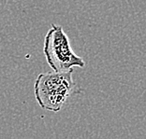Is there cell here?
I'll return each mask as SVG.
<instances>
[{
    "label": "cell",
    "mask_w": 146,
    "mask_h": 139,
    "mask_svg": "<svg viewBox=\"0 0 146 139\" xmlns=\"http://www.w3.org/2000/svg\"><path fill=\"white\" fill-rule=\"evenodd\" d=\"M73 69L40 73L34 85L35 98L42 109L58 112L72 95L80 92L72 78Z\"/></svg>",
    "instance_id": "obj_1"
},
{
    "label": "cell",
    "mask_w": 146,
    "mask_h": 139,
    "mask_svg": "<svg viewBox=\"0 0 146 139\" xmlns=\"http://www.w3.org/2000/svg\"><path fill=\"white\" fill-rule=\"evenodd\" d=\"M43 53L50 67L56 72L82 68L85 65L82 57L73 51L68 36L61 25H51L44 38Z\"/></svg>",
    "instance_id": "obj_2"
}]
</instances>
